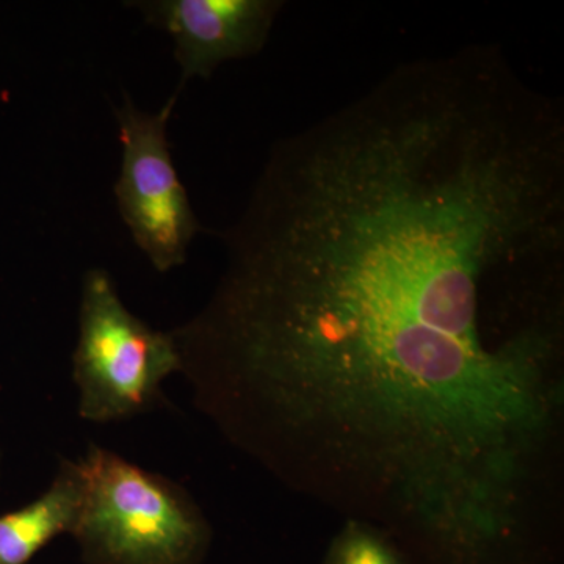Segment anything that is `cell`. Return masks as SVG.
I'll list each match as a JSON object with an SVG mask.
<instances>
[{"label":"cell","instance_id":"cell-1","mask_svg":"<svg viewBox=\"0 0 564 564\" xmlns=\"http://www.w3.org/2000/svg\"><path fill=\"white\" fill-rule=\"evenodd\" d=\"M76 464L82 500L70 536L85 563L203 562L209 521L182 486L95 444Z\"/></svg>","mask_w":564,"mask_h":564},{"label":"cell","instance_id":"cell-5","mask_svg":"<svg viewBox=\"0 0 564 564\" xmlns=\"http://www.w3.org/2000/svg\"><path fill=\"white\" fill-rule=\"evenodd\" d=\"M80 500L77 464L62 459L46 491L31 503L0 516V564H28L52 540L70 534Z\"/></svg>","mask_w":564,"mask_h":564},{"label":"cell","instance_id":"cell-4","mask_svg":"<svg viewBox=\"0 0 564 564\" xmlns=\"http://www.w3.org/2000/svg\"><path fill=\"white\" fill-rule=\"evenodd\" d=\"M128 6L172 36L182 85L193 77L209 79L223 63L259 54L282 9L280 0H139Z\"/></svg>","mask_w":564,"mask_h":564},{"label":"cell","instance_id":"cell-3","mask_svg":"<svg viewBox=\"0 0 564 564\" xmlns=\"http://www.w3.org/2000/svg\"><path fill=\"white\" fill-rule=\"evenodd\" d=\"M177 93L155 113L140 110L128 95L115 110L122 144L115 198L137 247L158 272L187 259L188 245L202 232L187 191L170 152L169 122Z\"/></svg>","mask_w":564,"mask_h":564},{"label":"cell","instance_id":"cell-2","mask_svg":"<svg viewBox=\"0 0 564 564\" xmlns=\"http://www.w3.org/2000/svg\"><path fill=\"white\" fill-rule=\"evenodd\" d=\"M173 373H181L173 333L159 332L135 317L106 270H88L82 281L73 355L80 417L110 423L143 414L161 399L162 384Z\"/></svg>","mask_w":564,"mask_h":564},{"label":"cell","instance_id":"cell-6","mask_svg":"<svg viewBox=\"0 0 564 564\" xmlns=\"http://www.w3.org/2000/svg\"><path fill=\"white\" fill-rule=\"evenodd\" d=\"M322 564H411L392 538L377 527L344 521L323 555Z\"/></svg>","mask_w":564,"mask_h":564}]
</instances>
